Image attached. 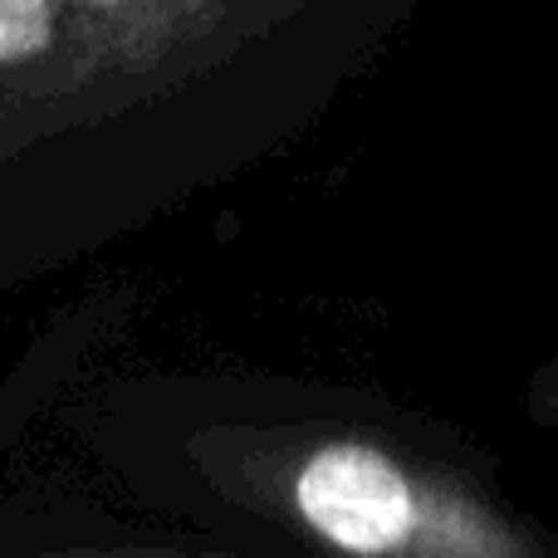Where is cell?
Instances as JSON below:
<instances>
[{"instance_id":"7a4b0ae2","label":"cell","mask_w":558,"mask_h":558,"mask_svg":"<svg viewBox=\"0 0 558 558\" xmlns=\"http://www.w3.org/2000/svg\"><path fill=\"white\" fill-rule=\"evenodd\" d=\"M241 490L338 558H558L451 465L367 432L275 436L245 451Z\"/></svg>"},{"instance_id":"6da1fadb","label":"cell","mask_w":558,"mask_h":558,"mask_svg":"<svg viewBox=\"0 0 558 558\" xmlns=\"http://www.w3.org/2000/svg\"><path fill=\"white\" fill-rule=\"evenodd\" d=\"M299 0H0V143L157 98L260 39Z\"/></svg>"}]
</instances>
